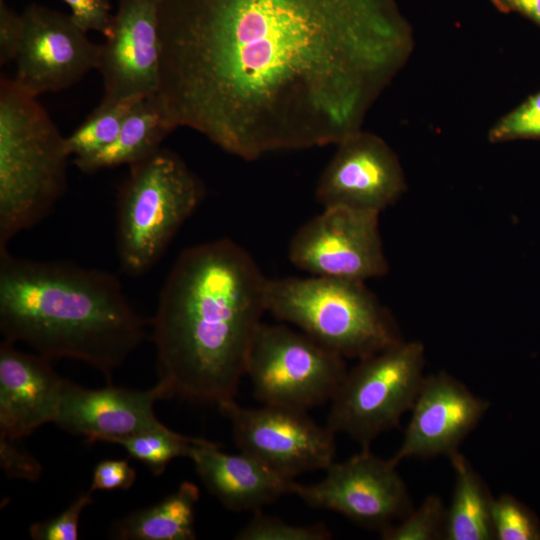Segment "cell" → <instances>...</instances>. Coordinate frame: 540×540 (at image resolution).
<instances>
[{
	"label": "cell",
	"instance_id": "obj_4",
	"mask_svg": "<svg viewBox=\"0 0 540 540\" xmlns=\"http://www.w3.org/2000/svg\"><path fill=\"white\" fill-rule=\"evenodd\" d=\"M70 157L44 107L13 78L0 79V250L41 222L67 188Z\"/></svg>",
	"mask_w": 540,
	"mask_h": 540
},
{
	"label": "cell",
	"instance_id": "obj_30",
	"mask_svg": "<svg viewBox=\"0 0 540 540\" xmlns=\"http://www.w3.org/2000/svg\"><path fill=\"white\" fill-rule=\"evenodd\" d=\"M16 441L0 437V462L9 477L21 478L29 481L38 480L41 466L37 460L25 449L20 448Z\"/></svg>",
	"mask_w": 540,
	"mask_h": 540
},
{
	"label": "cell",
	"instance_id": "obj_11",
	"mask_svg": "<svg viewBox=\"0 0 540 540\" xmlns=\"http://www.w3.org/2000/svg\"><path fill=\"white\" fill-rule=\"evenodd\" d=\"M289 258L314 276L365 282L388 272L379 214L341 207L324 211L293 236Z\"/></svg>",
	"mask_w": 540,
	"mask_h": 540
},
{
	"label": "cell",
	"instance_id": "obj_19",
	"mask_svg": "<svg viewBox=\"0 0 540 540\" xmlns=\"http://www.w3.org/2000/svg\"><path fill=\"white\" fill-rule=\"evenodd\" d=\"M175 129L157 93L135 103L113 142L92 156L74 159L73 163L83 173L130 166L158 151Z\"/></svg>",
	"mask_w": 540,
	"mask_h": 540
},
{
	"label": "cell",
	"instance_id": "obj_3",
	"mask_svg": "<svg viewBox=\"0 0 540 540\" xmlns=\"http://www.w3.org/2000/svg\"><path fill=\"white\" fill-rule=\"evenodd\" d=\"M0 331L52 360L83 361L112 384L145 337V322L118 277L67 261L0 250Z\"/></svg>",
	"mask_w": 540,
	"mask_h": 540
},
{
	"label": "cell",
	"instance_id": "obj_1",
	"mask_svg": "<svg viewBox=\"0 0 540 540\" xmlns=\"http://www.w3.org/2000/svg\"><path fill=\"white\" fill-rule=\"evenodd\" d=\"M158 22L174 127L245 160L360 130L414 44L392 0H159Z\"/></svg>",
	"mask_w": 540,
	"mask_h": 540
},
{
	"label": "cell",
	"instance_id": "obj_17",
	"mask_svg": "<svg viewBox=\"0 0 540 540\" xmlns=\"http://www.w3.org/2000/svg\"><path fill=\"white\" fill-rule=\"evenodd\" d=\"M49 359L0 344V437L19 440L55 421L66 379Z\"/></svg>",
	"mask_w": 540,
	"mask_h": 540
},
{
	"label": "cell",
	"instance_id": "obj_26",
	"mask_svg": "<svg viewBox=\"0 0 540 540\" xmlns=\"http://www.w3.org/2000/svg\"><path fill=\"white\" fill-rule=\"evenodd\" d=\"M331 538V531L322 522L296 525L264 514L262 510L253 512L250 521L235 536L238 540H328Z\"/></svg>",
	"mask_w": 540,
	"mask_h": 540
},
{
	"label": "cell",
	"instance_id": "obj_20",
	"mask_svg": "<svg viewBox=\"0 0 540 540\" xmlns=\"http://www.w3.org/2000/svg\"><path fill=\"white\" fill-rule=\"evenodd\" d=\"M199 488L185 481L160 502L116 521L110 536L118 540H194Z\"/></svg>",
	"mask_w": 540,
	"mask_h": 540
},
{
	"label": "cell",
	"instance_id": "obj_15",
	"mask_svg": "<svg viewBox=\"0 0 540 540\" xmlns=\"http://www.w3.org/2000/svg\"><path fill=\"white\" fill-rule=\"evenodd\" d=\"M489 407L487 400L445 372L425 376L402 444L390 460L398 465L408 458H450Z\"/></svg>",
	"mask_w": 540,
	"mask_h": 540
},
{
	"label": "cell",
	"instance_id": "obj_13",
	"mask_svg": "<svg viewBox=\"0 0 540 540\" xmlns=\"http://www.w3.org/2000/svg\"><path fill=\"white\" fill-rule=\"evenodd\" d=\"M337 146L316 187V198L324 208L380 214L404 193L400 161L381 137L360 129Z\"/></svg>",
	"mask_w": 540,
	"mask_h": 540
},
{
	"label": "cell",
	"instance_id": "obj_21",
	"mask_svg": "<svg viewBox=\"0 0 540 540\" xmlns=\"http://www.w3.org/2000/svg\"><path fill=\"white\" fill-rule=\"evenodd\" d=\"M455 486L447 508L446 540L495 539L492 522V497L481 476L459 452L450 458Z\"/></svg>",
	"mask_w": 540,
	"mask_h": 540
},
{
	"label": "cell",
	"instance_id": "obj_22",
	"mask_svg": "<svg viewBox=\"0 0 540 540\" xmlns=\"http://www.w3.org/2000/svg\"><path fill=\"white\" fill-rule=\"evenodd\" d=\"M137 102H100L84 122L65 137L69 155L74 159L87 158L108 146L117 137L125 118Z\"/></svg>",
	"mask_w": 540,
	"mask_h": 540
},
{
	"label": "cell",
	"instance_id": "obj_10",
	"mask_svg": "<svg viewBox=\"0 0 540 540\" xmlns=\"http://www.w3.org/2000/svg\"><path fill=\"white\" fill-rule=\"evenodd\" d=\"M314 484L295 482L293 495L306 505L339 513L382 532L411 510L408 489L390 459L361 451L344 462H333Z\"/></svg>",
	"mask_w": 540,
	"mask_h": 540
},
{
	"label": "cell",
	"instance_id": "obj_6",
	"mask_svg": "<svg viewBox=\"0 0 540 540\" xmlns=\"http://www.w3.org/2000/svg\"><path fill=\"white\" fill-rule=\"evenodd\" d=\"M202 197L200 181L168 149L161 147L130 165L117 199L116 250L121 269L138 276L152 268Z\"/></svg>",
	"mask_w": 540,
	"mask_h": 540
},
{
	"label": "cell",
	"instance_id": "obj_7",
	"mask_svg": "<svg viewBox=\"0 0 540 540\" xmlns=\"http://www.w3.org/2000/svg\"><path fill=\"white\" fill-rule=\"evenodd\" d=\"M425 348L404 341L364 359L347 372L331 399L326 426L369 449L411 410L424 379Z\"/></svg>",
	"mask_w": 540,
	"mask_h": 540
},
{
	"label": "cell",
	"instance_id": "obj_24",
	"mask_svg": "<svg viewBox=\"0 0 540 540\" xmlns=\"http://www.w3.org/2000/svg\"><path fill=\"white\" fill-rule=\"evenodd\" d=\"M447 508L437 495H429L415 510H411L398 524L381 534L385 540H438L445 538Z\"/></svg>",
	"mask_w": 540,
	"mask_h": 540
},
{
	"label": "cell",
	"instance_id": "obj_18",
	"mask_svg": "<svg viewBox=\"0 0 540 540\" xmlns=\"http://www.w3.org/2000/svg\"><path fill=\"white\" fill-rule=\"evenodd\" d=\"M188 458L208 491L230 511L256 512L285 495H293L294 479L244 452L228 454L218 444L201 438Z\"/></svg>",
	"mask_w": 540,
	"mask_h": 540
},
{
	"label": "cell",
	"instance_id": "obj_31",
	"mask_svg": "<svg viewBox=\"0 0 540 540\" xmlns=\"http://www.w3.org/2000/svg\"><path fill=\"white\" fill-rule=\"evenodd\" d=\"M136 471L124 459L99 462L93 471L91 490H127L135 482Z\"/></svg>",
	"mask_w": 540,
	"mask_h": 540
},
{
	"label": "cell",
	"instance_id": "obj_29",
	"mask_svg": "<svg viewBox=\"0 0 540 540\" xmlns=\"http://www.w3.org/2000/svg\"><path fill=\"white\" fill-rule=\"evenodd\" d=\"M71 9L73 21L85 32L97 31L108 37L114 15L109 0H63Z\"/></svg>",
	"mask_w": 540,
	"mask_h": 540
},
{
	"label": "cell",
	"instance_id": "obj_33",
	"mask_svg": "<svg viewBox=\"0 0 540 540\" xmlns=\"http://www.w3.org/2000/svg\"><path fill=\"white\" fill-rule=\"evenodd\" d=\"M502 12H517L540 25V0H492Z\"/></svg>",
	"mask_w": 540,
	"mask_h": 540
},
{
	"label": "cell",
	"instance_id": "obj_12",
	"mask_svg": "<svg viewBox=\"0 0 540 540\" xmlns=\"http://www.w3.org/2000/svg\"><path fill=\"white\" fill-rule=\"evenodd\" d=\"M24 31L13 78L34 97L78 83L98 69L101 44L91 42L70 15L31 4L22 13Z\"/></svg>",
	"mask_w": 540,
	"mask_h": 540
},
{
	"label": "cell",
	"instance_id": "obj_5",
	"mask_svg": "<svg viewBox=\"0 0 540 540\" xmlns=\"http://www.w3.org/2000/svg\"><path fill=\"white\" fill-rule=\"evenodd\" d=\"M266 311L344 358L361 360L402 340L390 312L363 281L268 279Z\"/></svg>",
	"mask_w": 540,
	"mask_h": 540
},
{
	"label": "cell",
	"instance_id": "obj_16",
	"mask_svg": "<svg viewBox=\"0 0 540 540\" xmlns=\"http://www.w3.org/2000/svg\"><path fill=\"white\" fill-rule=\"evenodd\" d=\"M162 399H167V393L159 382L142 391L112 384L101 389H87L66 379L54 423L89 442L113 443L163 426L154 412L155 403Z\"/></svg>",
	"mask_w": 540,
	"mask_h": 540
},
{
	"label": "cell",
	"instance_id": "obj_28",
	"mask_svg": "<svg viewBox=\"0 0 540 540\" xmlns=\"http://www.w3.org/2000/svg\"><path fill=\"white\" fill-rule=\"evenodd\" d=\"M92 490L78 496L56 517L30 526L29 534L34 540H77L82 512L93 503Z\"/></svg>",
	"mask_w": 540,
	"mask_h": 540
},
{
	"label": "cell",
	"instance_id": "obj_27",
	"mask_svg": "<svg viewBox=\"0 0 540 540\" xmlns=\"http://www.w3.org/2000/svg\"><path fill=\"white\" fill-rule=\"evenodd\" d=\"M540 138V92L500 118L489 130L492 143Z\"/></svg>",
	"mask_w": 540,
	"mask_h": 540
},
{
	"label": "cell",
	"instance_id": "obj_14",
	"mask_svg": "<svg viewBox=\"0 0 540 540\" xmlns=\"http://www.w3.org/2000/svg\"><path fill=\"white\" fill-rule=\"evenodd\" d=\"M159 0H119L111 33L101 44V102L139 101L160 87Z\"/></svg>",
	"mask_w": 540,
	"mask_h": 540
},
{
	"label": "cell",
	"instance_id": "obj_23",
	"mask_svg": "<svg viewBox=\"0 0 540 540\" xmlns=\"http://www.w3.org/2000/svg\"><path fill=\"white\" fill-rule=\"evenodd\" d=\"M201 438L184 436L165 425L115 440L134 459L151 472L161 475L175 458L189 456L192 446Z\"/></svg>",
	"mask_w": 540,
	"mask_h": 540
},
{
	"label": "cell",
	"instance_id": "obj_2",
	"mask_svg": "<svg viewBox=\"0 0 540 540\" xmlns=\"http://www.w3.org/2000/svg\"><path fill=\"white\" fill-rule=\"evenodd\" d=\"M267 283L253 257L228 238L179 254L151 320L158 382L167 399L217 407L235 399L267 312Z\"/></svg>",
	"mask_w": 540,
	"mask_h": 540
},
{
	"label": "cell",
	"instance_id": "obj_8",
	"mask_svg": "<svg viewBox=\"0 0 540 540\" xmlns=\"http://www.w3.org/2000/svg\"><path fill=\"white\" fill-rule=\"evenodd\" d=\"M347 372L344 357L302 331L264 323L245 365L257 401L305 411L331 401Z\"/></svg>",
	"mask_w": 540,
	"mask_h": 540
},
{
	"label": "cell",
	"instance_id": "obj_32",
	"mask_svg": "<svg viewBox=\"0 0 540 540\" xmlns=\"http://www.w3.org/2000/svg\"><path fill=\"white\" fill-rule=\"evenodd\" d=\"M24 23L22 13L10 8L6 0H0V65L16 60L22 39Z\"/></svg>",
	"mask_w": 540,
	"mask_h": 540
},
{
	"label": "cell",
	"instance_id": "obj_9",
	"mask_svg": "<svg viewBox=\"0 0 540 540\" xmlns=\"http://www.w3.org/2000/svg\"><path fill=\"white\" fill-rule=\"evenodd\" d=\"M218 408L230 420L239 450L286 478L325 470L334 462L335 433L305 410L264 404L249 408L235 399Z\"/></svg>",
	"mask_w": 540,
	"mask_h": 540
},
{
	"label": "cell",
	"instance_id": "obj_25",
	"mask_svg": "<svg viewBox=\"0 0 540 540\" xmlns=\"http://www.w3.org/2000/svg\"><path fill=\"white\" fill-rule=\"evenodd\" d=\"M492 522L497 540H540L538 517L512 495L494 498Z\"/></svg>",
	"mask_w": 540,
	"mask_h": 540
}]
</instances>
